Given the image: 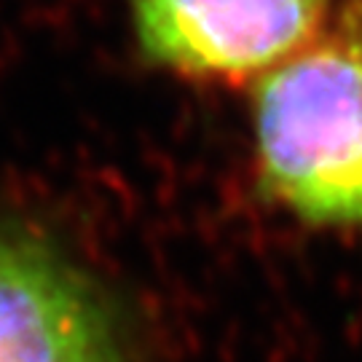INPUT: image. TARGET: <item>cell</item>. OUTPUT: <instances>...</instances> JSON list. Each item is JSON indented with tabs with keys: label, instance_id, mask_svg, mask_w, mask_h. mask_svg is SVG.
I'll return each mask as SVG.
<instances>
[{
	"label": "cell",
	"instance_id": "1",
	"mask_svg": "<svg viewBox=\"0 0 362 362\" xmlns=\"http://www.w3.org/2000/svg\"><path fill=\"white\" fill-rule=\"evenodd\" d=\"M266 202L320 231L362 236V0L252 86Z\"/></svg>",
	"mask_w": 362,
	"mask_h": 362
},
{
	"label": "cell",
	"instance_id": "2",
	"mask_svg": "<svg viewBox=\"0 0 362 362\" xmlns=\"http://www.w3.org/2000/svg\"><path fill=\"white\" fill-rule=\"evenodd\" d=\"M0 362H137L118 298L54 236L0 218Z\"/></svg>",
	"mask_w": 362,
	"mask_h": 362
},
{
	"label": "cell",
	"instance_id": "3",
	"mask_svg": "<svg viewBox=\"0 0 362 362\" xmlns=\"http://www.w3.org/2000/svg\"><path fill=\"white\" fill-rule=\"evenodd\" d=\"M336 0H129L145 62L177 76L239 81L309 46Z\"/></svg>",
	"mask_w": 362,
	"mask_h": 362
}]
</instances>
